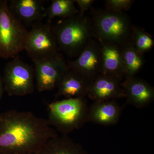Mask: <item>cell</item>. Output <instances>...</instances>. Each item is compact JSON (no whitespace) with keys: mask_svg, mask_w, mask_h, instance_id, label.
Instances as JSON below:
<instances>
[{"mask_svg":"<svg viewBox=\"0 0 154 154\" xmlns=\"http://www.w3.org/2000/svg\"><path fill=\"white\" fill-rule=\"evenodd\" d=\"M90 83L84 77L69 69L58 84L56 98H85L88 96Z\"/></svg>","mask_w":154,"mask_h":154,"instance_id":"5bb4252c","label":"cell"},{"mask_svg":"<svg viewBox=\"0 0 154 154\" xmlns=\"http://www.w3.org/2000/svg\"><path fill=\"white\" fill-rule=\"evenodd\" d=\"M8 2L12 14L25 26L32 25L45 17L42 0H12Z\"/></svg>","mask_w":154,"mask_h":154,"instance_id":"4fadbf2b","label":"cell"},{"mask_svg":"<svg viewBox=\"0 0 154 154\" xmlns=\"http://www.w3.org/2000/svg\"><path fill=\"white\" fill-rule=\"evenodd\" d=\"M131 41L137 51L143 54L153 47L152 36L142 28L133 25Z\"/></svg>","mask_w":154,"mask_h":154,"instance_id":"d6986e66","label":"cell"},{"mask_svg":"<svg viewBox=\"0 0 154 154\" xmlns=\"http://www.w3.org/2000/svg\"><path fill=\"white\" fill-rule=\"evenodd\" d=\"M122 86L127 104L141 109L153 102V87L141 79L135 76L125 77Z\"/></svg>","mask_w":154,"mask_h":154,"instance_id":"8fae6325","label":"cell"},{"mask_svg":"<svg viewBox=\"0 0 154 154\" xmlns=\"http://www.w3.org/2000/svg\"><path fill=\"white\" fill-rule=\"evenodd\" d=\"M75 3L79 8V14L81 15H85L86 11L92 8L93 4L95 2L94 0H75Z\"/></svg>","mask_w":154,"mask_h":154,"instance_id":"44dd1931","label":"cell"},{"mask_svg":"<svg viewBox=\"0 0 154 154\" xmlns=\"http://www.w3.org/2000/svg\"><path fill=\"white\" fill-rule=\"evenodd\" d=\"M58 135L47 119L30 111L0 114V154H35Z\"/></svg>","mask_w":154,"mask_h":154,"instance_id":"6da1fadb","label":"cell"},{"mask_svg":"<svg viewBox=\"0 0 154 154\" xmlns=\"http://www.w3.org/2000/svg\"><path fill=\"white\" fill-rule=\"evenodd\" d=\"M28 31L25 48L33 61L53 55L59 51L51 23L37 22Z\"/></svg>","mask_w":154,"mask_h":154,"instance_id":"52a82bcc","label":"cell"},{"mask_svg":"<svg viewBox=\"0 0 154 154\" xmlns=\"http://www.w3.org/2000/svg\"><path fill=\"white\" fill-rule=\"evenodd\" d=\"M122 80L99 74L90 82L88 96L94 102L125 98Z\"/></svg>","mask_w":154,"mask_h":154,"instance_id":"30bf717a","label":"cell"},{"mask_svg":"<svg viewBox=\"0 0 154 154\" xmlns=\"http://www.w3.org/2000/svg\"><path fill=\"white\" fill-rule=\"evenodd\" d=\"M99 42L101 54L100 74L122 80L125 75L122 58L121 45L109 42Z\"/></svg>","mask_w":154,"mask_h":154,"instance_id":"7c38bea8","label":"cell"},{"mask_svg":"<svg viewBox=\"0 0 154 154\" xmlns=\"http://www.w3.org/2000/svg\"><path fill=\"white\" fill-rule=\"evenodd\" d=\"M91 16L93 38L97 41L122 45L131 40L133 25L125 13L93 9Z\"/></svg>","mask_w":154,"mask_h":154,"instance_id":"3957f363","label":"cell"},{"mask_svg":"<svg viewBox=\"0 0 154 154\" xmlns=\"http://www.w3.org/2000/svg\"><path fill=\"white\" fill-rule=\"evenodd\" d=\"M35 154H89L79 143L63 135L50 139Z\"/></svg>","mask_w":154,"mask_h":154,"instance_id":"2e32d148","label":"cell"},{"mask_svg":"<svg viewBox=\"0 0 154 154\" xmlns=\"http://www.w3.org/2000/svg\"><path fill=\"white\" fill-rule=\"evenodd\" d=\"M89 107L85 98L55 101L48 105L47 120L63 135H67L89 122Z\"/></svg>","mask_w":154,"mask_h":154,"instance_id":"277c9868","label":"cell"},{"mask_svg":"<svg viewBox=\"0 0 154 154\" xmlns=\"http://www.w3.org/2000/svg\"><path fill=\"white\" fill-rule=\"evenodd\" d=\"M79 13L75 6V0H52L49 7L45 10V17L48 23L56 18L66 19Z\"/></svg>","mask_w":154,"mask_h":154,"instance_id":"ac0fdd59","label":"cell"},{"mask_svg":"<svg viewBox=\"0 0 154 154\" xmlns=\"http://www.w3.org/2000/svg\"><path fill=\"white\" fill-rule=\"evenodd\" d=\"M69 69L91 82L100 73V44L93 38L74 60L67 61Z\"/></svg>","mask_w":154,"mask_h":154,"instance_id":"9c48e42d","label":"cell"},{"mask_svg":"<svg viewBox=\"0 0 154 154\" xmlns=\"http://www.w3.org/2000/svg\"><path fill=\"white\" fill-rule=\"evenodd\" d=\"M33 62L36 87L39 92L52 91L57 88L69 69L67 61L59 51Z\"/></svg>","mask_w":154,"mask_h":154,"instance_id":"ba28073f","label":"cell"},{"mask_svg":"<svg viewBox=\"0 0 154 154\" xmlns=\"http://www.w3.org/2000/svg\"><path fill=\"white\" fill-rule=\"evenodd\" d=\"M0 1H1V0H0Z\"/></svg>","mask_w":154,"mask_h":154,"instance_id":"603a6c76","label":"cell"},{"mask_svg":"<svg viewBox=\"0 0 154 154\" xmlns=\"http://www.w3.org/2000/svg\"><path fill=\"white\" fill-rule=\"evenodd\" d=\"M4 83H3L2 76L0 74V101L2 97L3 94L5 91Z\"/></svg>","mask_w":154,"mask_h":154,"instance_id":"7402d4cb","label":"cell"},{"mask_svg":"<svg viewBox=\"0 0 154 154\" xmlns=\"http://www.w3.org/2000/svg\"><path fill=\"white\" fill-rule=\"evenodd\" d=\"M134 1L133 0H107L105 9L113 12L125 13L131 8Z\"/></svg>","mask_w":154,"mask_h":154,"instance_id":"ffe728a7","label":"cell"},{"mask_svg":"<svg viewBox=\"0 0 154 154\" xmlns=\"http://www.w3.org/2000/svg\"><path fill=\"white\" fill-rule=\"evenodd\" d=\"M121 51L125 77L135 76L144 64L143 54L137 51L131 40L121 45Z\"/></svg>","mask_w":154,"mask_h":154,"instance_id":"e0dca14e","label":"cell"},{"mask_svg":"<svg viewBox=\"0 0 154 154\" xmlns=\"http://www.w3.org/2000/svg\"><path fill=\"white\" fill-rule=\"evenodd\" d=\"M59 51L77 57L93 38L90 18L79 13L52 25Z\"/></svg>","mask_w":154,"mask_h":154,"instance_id":"7a4b0ae2","label":"cell"},{"mask_svg":"<svg viewBox=\"0 0 154 154\" xmlns=\"http://www.w3.org/2000/svg\"><path fill=\"white\" fill-rule=\"evenodd\" d=\"M28 30L14 16L8 2L0 1V58H14L24 50Z\"/></svg>","mask_w":154,"mask_h":154,"instance_id":"5b68a950","label":"cell"},{"mask_svg":"<svg viewBox=\"0 0 154 154\" xmlns=\"http://www.w3.org/2000/svg\"><path fill=\"white\" fill-rule=\"evenodd\" d=\"M2 76L5 91L9 96H25L34 92V68L18 56L7 63Z\"/></svg>","mask_w":154,"mask_h":154,"instance_id":"8992f818","label":"cell"},{"mask_svg":"<svg viewBox=\"0 0 154 154\" xmlns=\"http://www.w3.org/2000/svg\"><path fill=\"white\" fill-rule=\"evenodd\" d=\"M122 107L115 100L94 102L89 107V121L105 126L118 123Z\"/></svg>","mask_w":154,"mask_h":154,"instance_id":"9a60e30c","label":"cell"}]
</instances>
